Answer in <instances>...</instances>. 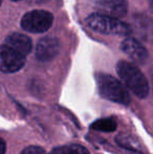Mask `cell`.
I'll use <instances>...</instances> for the list:
<instances>
[{
    "instance_id": "9a60e30c",
    "label": "cell",
    "mask_w": 153,
    "mask_h": 154,
    "mask_svg": "<svg viewBox=\"0 0 153 154\" xmlns=\"http://www.w3.org/2000/svg\"><path fill=\"white\" fill-rule=\"evenodd\" d=\"M5 150H6L5 142L0 137V154H5Z\"/></svg>"
},
{
    "instance_id": "2e32d148",
    "label": "cell",
    "mask_w": 153,
    "mask_h": 154,
    "mask_svg": "<svg viewBox=\"0 0 153 154\" xmlns=\"http://www.w3.org/2000/svg\"><path fill=\"white\" fill-rule=\"evenodd\" d=\"M149 5L151 8V10H153V0H149Z\"/></svg>"
},
{
    "instance_id": "7a4b0ae2",
    "label": "cell",
    "mask_w": 153,
    "mask_h": 154,
    "mask_svg": "<svg viewBox=\"0 0 153 154\" xmlns=\"http://www.w3.org/2000/svg\"><path fill=\"white\" fill-rule=\"evenodd\" d=\"M96 80L99 92L102 97L123 105H128L130 103V94L120 80L103 72L96 73Z\"/></svg>"
},
{
    "instance_id": "8fae6325",
    "label": "cell",
    "mask_w": 153,
    "mask_h": 154,
    "mask_svg": "<svg viewBox=\"0 0 153 154\" xmlns=\"http://www.w3.org/2000/svg\"><path fill=\"white\" fill-rule=\"evenodd\" d=\"M49 154H90L85 147L77 144L65 145L53 149Z\"/></svg>"
},
{
    "instance_id": "4fadbf2b",
    "label": "cell",
    "mask_w": 153,
    "mask_h": 154,
    "mask_svg": "<svg viewBox=\"0 0 153 154\" xmlns=\"http://www.w3.org/2000/svg\"><path fill=\"white\" fill-rule=\"evenodd\" d=\"M116 143L120 145L121 147L125 149H128V150H131V151H136L137 150V145L135 144L134 142L130 140V137L127 135H123L121 134L120 136L116 137Z\"/></svg>"
},
{
    "instance_id": "7c38bea8",
    "label": "cell",
    "mask_w": 153,
    "mask_h": 154,
    "mask_svg": "<svg viewBox=\"0 0 153 154\" xmlns=\"http://www.w3.org/2000/svg\"><path fill=\"white\" fill-rule=\"evenodd\" d=\"M91 128L102 132H112L116 129V122L113 119H103L94 122Z\"/></svg>"
},
{
    "instance_id": "3957f363",
    "label": "cell",
    "mask_w": 153,
    "mask_h": 154,
    "mask_svg": "<svg viewBox=\"0 0 153 154\" xmlns=\"http://www.w3.org/2000/svg\"><path fill=\"white\" fill-rule=\"evenodd\" d=\"M86 24L90 29L105 35L127 36L132 34V27L118 18L104 16L100 14H91L86 18Z\"/></svg>"
},
{
    "instance_id": "8992f818",
    "label": "cell",
    "mask_w": 153,
    "mask_h": 154,
    "mask_svg": "<svg viewBox=\"0 0 153 154\" xmlns=\"http://www.w3.org/2000/svg\"><path fill=\"white\" fill-rule=\"evenodd\" d=\"M96 14L121 18L127 14L128 4L126 0H91Z\"/></svg>"
},
{
    "instance_id": "9c48e42d",
    "label": "cell",
    "mask_w": 153,
    "mask_h": 154,
    "mask_svg": "<svg viewBox=\"0 0 153 154\" xmlns=\"http://www.w3.org/2000/svg\"><path fill=\"white\" fill-rule=\"evenodd\" d=\"M4 44L12 47L13 49L18 51L24 57H26L33 48V43H32L31 39L25 35L19 34V32H13L10 36L6 37Z\"/></svg>"
},
{
    "instance_id": "5bb4252c",
    "label": "cell",
    "mask_w": 153,
    "mask_h": 154,
    "mask_svg": "<svg viewBox=\"0 0 153 154\" xmlns=\"http://www.w3.org/2000/svg\"><path fill=\"white\" fill-rule=\"evenodd\" d=\"M20 154H47L45 150L38 146H29L26 147Z\"/></svg>"
},
{
    "instance_id": "e0dca14e",
    "label": "cell",
    "mask_w": 153,
    "mask_h": 154,
    "mask_svg": "<svg viewBox=\"0 0 153 154\" xmlns=\"http://www.w3.org/2000/svg\"><path fill=\"white\" fill-rule=\"evenodd\" d=\"M12 1H19V0H12Z\"/></svg>"
},
{
    "instance_id": "52a82bcc",
    "label": "cell",
    "mask_w": 153,
    "mask_h": 154,
    "mask_svg": "<svg viewBox=\"0 0 153 154\" xmlns=\"http://www.w3.org/2000/svg\"><path fill=\"white\" fill-rule=\"evenodd\" d=\"M121 49L137 64H144L148 59V51L139 40L127 37L121 43Z\"/></svg>"
},
{
    "instance_id": "30bf717a",
    "label": "cell",
    "mask_w": 153,
    "mask_h": 154,
    "mask_svg": "<svg viewBox=\"0 0 153 154\" xmlns=\"http://www.w3.org/2000/svg\"><path fill=\"white\" fill-rule=\"evenodd\" d=\"M135 31L145 41H153V20L146 16L134 17Z\"/></svg>"
},
{
    "instance_id": "277c9868",
    "label": "cell",
    "mask_w": 153,
    "mask_h": 154,
    "mask_svg": "<svg viewBox=\"0 0 153 154\" xmlns=\"http://www.w3.org/2000/svg\"><path fill=\"white\" fill-rule=\"evenodd\" d=\"M53 22L54 16L51 13L43 10H34L22 17L21 26L26 32L40 34L50 29Z\"/></svg>"
},
{
    "instance_id": "5b68a950",
    "label": "cell",
    "mask_w": 153,
    "mask_h": 154,
    "mask_svg": "<svg viewBox=\"0 0 153 154\" xmlns=\"http://www.w3.org/2000/svg\"><path fill=\"white\" fill-rule=\"evenodd\" d=\"M24 63V56L5 44L0 46V70L2 72H16L22 68Z\"/></svg>"
},
{
    "instance_id": "ac0fdd59",
    "label": "cell",
    "mask_w": 153,
    "mask_h": 154,
    "mask_svg": "<svg viewBox=\"0 0 153 154\" xmlns=\"http://www.w3.org/2000/svg\"><path fill=\"white\" fill-rule=\"evenodd\" d=\"M1 2H2V0H0V4H1Z\"/></svg>"
},
{
    "instance_id": "6da1fadb",
    "label": "cell",
    "mask_w": 153,
    "mask_h": 154,
    "mask_svg": "<svg viewBox=\"0 0 153 154\" xmlns=\"http://www.w3.org/2000/svg\"><path fill=\"white\" fill-rule=\"evenodd\" d=\"M116 72L125 87L128 88L133 94L139 99L147 97L149 93V83L136 65L123 60L116 64Z\"/></svg>"
},
{
    "instance_id": "ba28073f",
    "label": "cell",
    "mask_w": 153,
    "mask_h": 154,
    "mask_svg": "<svg viewBox=\"0 0 153 154\" xmlns=\"http://www.w3.org/2000/svg\"><path fill=\"white\" fill-rule=\"evenodd\" d=\"M60 42L55 37H44L40 39L36 46V58L39 61L47 62L59 54Z\"/></svg>"
}]
</instances>
